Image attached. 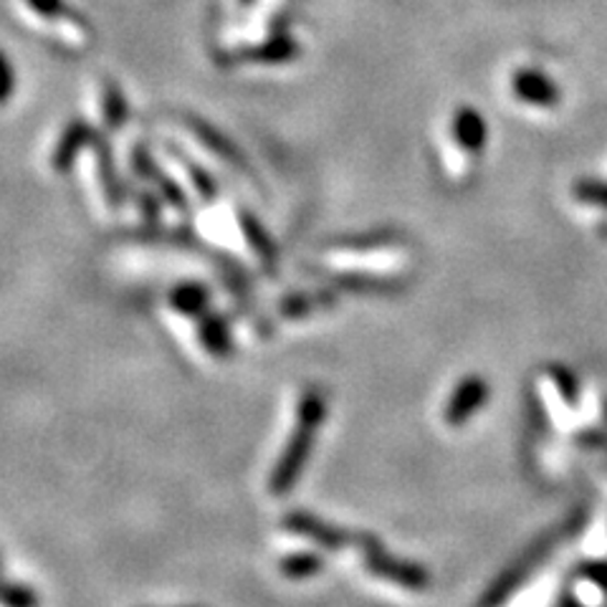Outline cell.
I'll use <instances>...</instances> for the list:
<instances>
[{
  "label": "cell",
  "mask_w": 607,
  "mask_h": 607,
  "mask_svg": "<svg viewBox=\"0 0 607 607\" xmlns=\"http://www.w3.org/2000/svg\"><path fill=\"white\" fill-rule=\"evenodd\" d=\"M329 415V398L327 390L319 384H310L296 403V423L294 431L289 435L284 451L273 464V471L269 476V491L271 496H286L292 494L299 478H302L306 464H310L316 435H319L322 425L327 423Z\"/></svg>",
  "instance_id": "obj_1"
},
{
  "label": "cell",
  "mask_w": 607,
  "mask_h": 607,
  "mask_svg": "<svg viewBox=\"0 0 607 607\" xmlns=\"http://www.w3.org/2000/svg\"><path fill=\"white\" fill-rule=\"evenodd\" d=\"M355 550L362 554L365 570L370 575L388 579V583H395L405 589H425L427 587V572L418 567L413 562L398 560L384 550V544L375 534H357Z\"/></svg>",
  "instance_id": "obj_2"
},
{
  "label": "cell",
  "mask_w": 607,
  "mask_h": 607,
  "mask_svg": "<svg viewBox=\"0 0 607 607\" xmlns=\"http://www.w3.org/2000/svg\"><path fill=\"white\" fill-rule=\"evenodd\" d=\"M281 524H284L289 534L302 536V540L312 542L324 552H345L349 546H355L357 540V534L312 514V511H289Z\"/></svg>",
  "instance_id": "obj_3"
},
{
  "label": "cell",
  "mask_w": 607,
  "mask_h": 607,
  "mask_svg": "<svg viewBox=\"0 0 607 607\" xmlns=\"http://www.w3.org/2000/svg\"><path fill=\"white\" fill-rule=\"evenodd\" d=\"M511 87H514V94L524 105L557 107L560 101L557 84H554L544 72H540V68H519Z\"/></svg>",
  "instance_id": "obj_4"
},
{
  "label": "cell",
  "mask_w": 607,
  "mask_h": 607,
  "mask_svg": "<svg viewBox=\"0 0 607 607\" xmlns=\"http://www.w3.org/2000/svg\"><path fill=\"white\" fill-rule=\"evenodd\" d=\"M337 306V289L324 286V289H312V292H296L281 299L279 304V316L286 322L306 319V316H314L319 312H329Z\"/></svg>",
  "instance_id": "obj_5"
},
{
  "label": "cell",
  "mask_w": 607,
  "mask_h": 607,
  "mask_svg": "<svg viewBox=\"0 0 607 607\" xmlns=\"http://www.w3.org/2000/svg\"><path fill=\"white\" fill-rule=\"evenodd\" d=\"M322 279L327 281L332 289L337 292H347V294H390L398 289L395 279L388 277H375V273H365V271H337V273H324Z\"/></svg>",
  "instance_id": "obj_6"
},
{
  "label": "cell",
  "mask_w": 607,
  "mask_h": 607,
  "mask_svg": "<svg viewBox=\"0 0 607 607\" xmlns=\"http://www.w3.org/2000/svg\"><path fill=\"white\" fill-rule=\"evenodd\" d=\"M198 339L205 353L218 357V360H226V357L234 355L236 342L234 332H230V324L224 314L218 312H205L198 319Z\"/></svg>",
  "instance_id": "obj_7"
},
{
  "label": "cell",
  "mask_w": 607,
  "mask_h": 607,
  "mask_svg": "<svg viewBox=\"0 0 607 607\" xmlns=\"http://www.w3.org/2000/svg\"><path fill=\"white\" fill-rule=\"evenodd\" d=\"M238 226H241V234L246 236L248 246H251V251L256 253V259L261 261V267L267 271H273L279 267V248L273 243V238L263 224H259V218L253 216V213L248 210H238L236 213Z\"/></svg>",
  "instance_id": "obj_8"
},
{
  "label": "cell",
  "mask_w": 607,
  "mask_h": 607,
  "mask_svg": "<svg viewBox=\"0 0 607 607\" xmlns=\"http://www.w3.org/2000/svg\"><path fill=\"white\" fill-rule=\"evenodd\" d=\"M170 306H173L177 314L191 316V319H200L205 312H210L208 286L198 284V281H185V284H177L173 292H170Z\"/></svg>",
  "instance_id": "obj_9"
},
{
  "label": "cell",
  "mask_w": 607,
  "mask_h": 607,
  "mask_svg": "<svg viewBox=\"0 0 607 607\" xmlns=\"http://www.w3.org/2000/svg\"><path fill=\"white\" fill-rule=\"evenodd\" d=\"M453 134H456V142L460 148L468 152H478L486 144V122L484 117L476 112L471 107H464L460 112L453 119Z\"/></svg>",
  "instance_id": "obj_10"
},
{
  "label": "cell",
  "mask_w": 607,
  "mask_h": 607,
  "mask_svg": "<svg viewBox=\"0 0 607 607\" xmlns=\"http://www.w3.org/2000/svg\"><path fill=\"white\" fill-rule=\"evenodd\" d=\"M327 567V562L319 552H294L279 560V575L292 579V583H302V579H312Z\"/></svg>",
  "instance_id": "obj_11"
},
{
  "label": "cell",
  "mask_w": 607,
  "mask_h": 607,
  "mask_svg": "<svg viewBox=\"0 0 607 607\" xmlns=\"http://www.w3.org/2000/svg\"><path fill=\"white\" fill-rule=\"evenodd\" d=\"M390 246H395V236H390L388 230H375V234L362 236H342L337 241H329L324 248L337 253H372Z\"/></svg>",
  "instance_id": "obj_12"
},
{
  "label": "cell",
  "mask_w": 607,
  "mask_h": 607,
  "mask_svg": "<svg viewBox=\"0 0 607 607\" xmlns=\"http://www.w3.org/2000/svg\"><path fill=\"white\" fill-rule=\"evenodd\" d=\"M91 140V132L87 130L84 124H74L68 127V132L62 137V142H58V148L54 152V167L58 170V173H64V170H68L74 165V160L79 152L87 148Z\"/></svg>",
  "instance_id": "obj_13"
},
{
  "label": "cell",
  "mask_w": 607,
  "mask_h": 607,
  "mask_svg": "<svg viewBox=\"0 0 607 607\" xmlns=\"http://www.w3.org/2000/svg\"><path fill=\"white\" fill-rule=\"evenodd\" d=\"M193 132L195 137H198L200 144H205V148H208L213 155H218L224 162H228V165H234L238 170H246V165L241 162V155H238L234 144H228L224 137H218L213 130H208V127H200V124H195L193 127Z\"/></svg>",
  "instance_id": "obj_14"
},
{
  "label": "cell",
  "mask_w": 607,
  "mask_h": 607,
  "mask_svg": "<svg viewBox=\"0 0 607 607\" xmlns=\"http://www.w3.org/2000/svg\"><path fill=\"white\" fill-rule=\"evenodd\" d=\"M41 600L36 589L23 585V583H11L8 579L3 587V595H0V607H39Z\"/></svg>",
  "instance_id": "obj_15"
},
{
  "label": "cell",
  "mask_w": 607,
  "mask_h": 607,
  "mask_svg": "<svg viewBox=\"0 0 607 607\" xmlns=\"http://www.w3.org/2000/svg\"><path fill=\"white\" fill-rule=\"evenodd\" d=\"M13 89V74H11V66L6 64V58L0 56V105L8 99V94H11Z\"/></svg>",
  "instance_id": "obj_16"
},
{
  "label": "cell",
  "mask_w": 607,
  "mask_h": 607,
  "mask_svg": "<svg viewBox=\"0 0 607 607\" xmlns=\"http://www.w3.org/2000/svg\"><path fill=\"white\" fill-rule=\"evenodd\" d=\"M29 6L41 15H51V19L62 13V0H29Z\"/></svg>",
  "instance_id": "obj_17"
},
{
  "label": "cell",
  "mask_w": 607,
  "mask_h": 607,
  "mask_svg": "<svg viewBox=\"0 0 607 607\" xmlns=\"http://www.w3.org/2000/svg\"><path fill=\"white\" fill-rule=\"evenodd\" d=\"M6 583H8V579L0 577V595H3V587H6Z\"/></svg>",
  "instance_id": "obj_18"
},
{
  "label": "cell",
  "mask_w": 607,
  "mask_h": 607,
  "mask_svg": "<svg viewBox=\"0 0 607 607\" xmlns=\"http://www.w3.org/2000/svg\"><path fill=\"white\" fill-rule=\"evenodd\" d=\"M0 567H3V560H0Z\"/></svg>",
  "instance_id": "obj_19"
}]
</instances>
